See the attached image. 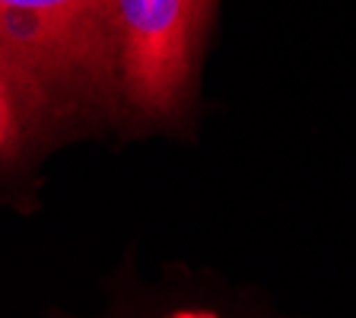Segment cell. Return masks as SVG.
Returning a JSON list of instances; mask_svg holds the SVG:
<instances>
[{
  "mask_svg": "<svg viewBox=\"0 0 356 318\" xmlns=\"http://www.w3.org/2000/svg\"><path fill=\"white\" fill-rule=\"evenodd\" d=\"M194 3H197V10H200V16H204V22H207V13H210V3H213V0H194Z\"/></svg>",
  "mask_w": 356,
  "mask_h": 318,
  "instance_id": "277c9868",
  "label": "cell"
},
{
  "mask_svg": "<svg viewBox=\"0 0 356 318\" xmlns=\"http://www.w3.org/2000/svg\"><path fill=\"white\" fill-rule=\"evenodd\" d=\"M26 134H29V127L22 121L16 93L10 86L7 70H3V61H0V159L19 156L26 147Z\"/></svg>",
  "mask_w": 356,
  "mask_h": 318,
  "instance_id": "3957f363",
  "label": "cell"
},
{
  "mask_svg": "<svg viewBox=\"0 0 356 318\" xmlns=\"http://www.w3.org/2000/svg\"><path fill=\"white\" fill-rule=\"evenodd\" d=\"M200 32L194 0H115L118 96L137 115L163 121L181 109Z\"/></svg>",
  "mask_w": 356,
  "mask_h": 318,
  "instance_id": "7a4b0ae2",
  "label": "cell"
},
{
  "mask_svg": "<svg viewBox=\"0 0 356 318\" xmlns=\"http://www.w3.org/2000/svg\"><path fill=\"white\" fill-rule=\"evenodd\" d=\"M0 61L29 131L111 105L115 0H0Z\"/></svg>",
  "mask_w": 356,
  "mask_h": 318,
  "instance_id": "6da1fadb",
  "label": "cell"
}]
</instances>
